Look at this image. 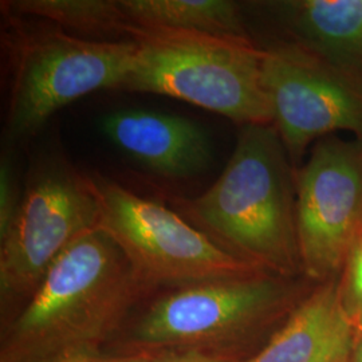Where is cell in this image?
<instances>
[{"label":"cell","mask_w":362,"mask_h":362,"mask_svg":"<svg viewBox=\"0 0 362 362\" xmlns=\"http://www.w3.org/2000/svg\"><path fill=\"white\" fill-rule=\"evenodd\" d=\"M153 353H121L116 356H106L104 353L94 356H82L55 362H149Z\"/></svg>","instance_id":"ac0fdd59"},{"label":"cell","mask_w":362,"mask_h":362,"mask_svg":"<svg viewBox=\"0 0 362 362\" xmlns=\"http://www.w3.org/2000/svg\"><path fill=\"white\" fill-rule=\"evenodd\" d=\"M149 294L116 242L95 227L52 263L6 326L0 362H55L101 354Z\"/></svg>","instance_id":"6da1fadb"},{"label":"cell","mask_w":362,"mask_h":362,"mask_svg":"<svg viewBox=\"0 0 362 362\" xmlns=\"http://www.w3.org/2000/svg\"><path fill=\"white\" fill-rule=\"evenodd\" d=\"M136 26L254 40L243 8L231 0H118Z\"/></svg>","instance_id":"4fadbf2b"},{"label":"cell","mask_w":362,"mask_h":362,"mask_svg":"<svg viewBox=\"0 0 362 362\" xmlns=\"http://www.w3.org/2000/svg\"><path fill=\"white\" fill-rule=\"evenodd\" d=\"M308 293L293 278L272 272L165 290L132 326L122 349L194 350L235 358L238 344L290 314Z\"/></svg>","instance_id":"277c9868"},{"label":"cell","mask_w":362,"mask_h":362,"mask_svg":"<svg viewBox=\"0 0 362 362\" xmlns=\"http://www.w3.org/2000/svg\"><path fill=\"white\" fill-rule=\"evenodd\" d=\"M100 204L90 176L61 158L31 169L21 206L0 238L1 311L33 297L52 263L79 236L98 227Z\"/></svg>","instance_id":"52a82bcc"},{"label":"cell","mask_w":362,"mask_h":362,"mask_svg":"<svg viewBox=\"0 0 362 362\" xmlns=\"http://www.w3.org/2000/svg\"><path fill=\"white\" fill-rule=\"evenodd\" d=\"M6 4L13 13L46 19L82 35H117L130 40L136 27L118 0H18Z\"/></svg>","instance_id":"5bb4252c"},{"label":"cell","mask_w":362,"mask_h":362,"mask_svg":"<svg viewBox=\"0 0 362 362\" xmlns=\"http://www.w3.org/2000/svg\"><path fill=\"white\" fill-rule=\"evenodd\" d=\"M262 47L272 125L296 170L327 136L345 132L362 141L361 91L293 45L272 40Z\"/></svg>","instance_id":"9c48e42d"},{"label":"cell","mask_w":362,"mask_h":362,"mask_svg":"<svg viewBox=\"0 0 362 362\" xmlns=\"http://www.w3.org/2000/svg\"><path fill=\"white\" fill-rule=\"evenodd\" d=\"M136 49L133 40L81 38L57 26L22 31L13 43L8 136L27 139L78 98L121 90Z\"/></svg>","instance_id":"8992f818"},{"label":"cell","mask_w":362,"mask_h":362,"mask_svg":"<svg viewBox=\"0 0 362 362\" xmlns=\"http://www.w3.org/2000/svg\"><path fill=\"white\" fill-rule=\"evenodd\" d=\"M100 224L149 293L270 272L220 246L177 212L116 181L91 177Z\"/></svg>","instance_id":"5b68a950"},{"label":"cell","mask_w":362,"mask_h":362,"mask_svg":"<svg viewBox=\"0 0 362 362\" xmlns=\"http://www.w3.org/2000/svg\"><path fill=\"white\" fill-rule=\"evenodd\" d=\"M342 308L358 334L362 332V235H358L337 278Z\"/></svg>","instance_id":"9a60e30c"},{"label":"cell","mask_w":362,"mask_h":362,"mask_svg":"<svg viewBox=\"0 0 362 362\" xmlns=\"http://www.w3.org/2000/svg\"><path fill=\"white\" fill-rule=\"evenodd\" d=\"M356 336L336 278L309 291L262 350L242 362H350Z\"/></svg>","instance_id":"7c38bea8"},{"label":"cell","mask_w":362,"mask_h":362,"mask_svg":"<svg viewBox=\"0 0 362 362\" xmlns=\"http://www.w3.org/2000/svg\"><path fill=\"white\" fill-rule=\"evenodd\" d=\"M350 362H351V361H350Z\"/></svg>","instance_id":"44dd1931"},{"label":"cell","mask_w":362,"mask_h":362,"mask_svg":"<svg viewBox=\"0 0 362 362\" xmlns=\"http://www.w3.org/2000/svg\"><path fill=\"white\" fill-rule=\"evenodd\" d=\"M101 130L132 160L165 177H191L212 158L206 130L185 117L119 110L103 118Z\"/></svg>","instance_id":"8fae6325"},{"label":"cell","mask_w":362,"mask_h":362,"mask_svg":"<svg viewBox=\"0 0 362 362\" xmlns=\"http://www.w3.org/2000/svg\"><path fill=\"white\" fill-rule=\"evenodd\" d=\"M21 200L22 194L18 191L13 164L8 157L3 156L0 163V238L10 230Z\"/></svg>","instance_id":"2e32d148"},{"label":"cell","mask_w":362,"mask_h":362,"mask_svg":"<svg viewBox=\"0 0 362 362\" xmlns=\"http://www.w3.org/2000/svg\"><path fill=\"white\" fill-rule=\"evenodd\" d=\"M296 200V168L278 130L245 125L218 180L204 194L179 200V208L235 255L294 278L302 272Z\"/></svg>","instance_id":"7a4b0ae2"},{"label":"cell","mask_w":362,"mask_h":362,"mask_svg":"<svg viewBox=\"0 0 362 362\" xmlns=\"http://www.w3.org/2000/svg\"><path fill=\"white\" fill-rule=\"evenodd\" d=\"M281 31L276 42L293 45L362 93V0L266 1Z\"/></svg>","instance_id":"30bf717a"},{"label":"cell","mask_w":362,"mask_h":362,"mask_svg":"<svg viewBox=\"0 0 362 362\" xmlns=\"http://www.w3.org/2000/svg\"><path fill=\"white\" fill-rule=\"evenodd\" d=\"M351 362H362V332L356 336L354 349L351 354Z\"/></svg>","instance_id":"d6986e66"},{"label":"cell","mask_w":362,"mask_h":362,"mask_svg":"<svg viewBox=\"0 0 362 362\" xmlns=\"http://www.w3.org/2000/svg\"><path fill=\"white\" fill-rule=\"evenodd\" d=\"M358 235H362V226H361V230H360V233Z\"/></svg>","instance_id":"ffe728a7"},{"label":"cell","mask_w":362,"mask_h":362,"mask_svg":"<svg viewBox=\"0 0 362 362\" xmlns=\"http://www.w3.org/2000/svg\"><path fill=\"white\" fill-rule=\"evenodd\" d=\"M149 362H242L236 358L194 350H167L153 353Z\"/></svg>","instance_id":"e0dca14e"},{"label":"cell","mask_w":362,"mask_h":362,"mask_svg":"<svg viewBox=\"0 0 362 362\" xmlns=\"http://www.w3.org/2000/svg\"><path fill=\"white\" fill-rule=\"evenodd\" d=\"M296 220L302 272L336 279L362 226V141L327 136L296 170Z\"/></svg>","instance_id":"ba28073f"},{"label":"cell","mask_w":362,"mask_h":362,"mask_svg":"<svg viewBox=\"0 0 362 362\" xmlns=\"http://www.w3.org/2000/svg\"><path fill=\"white\" fill-rule=\"evenodd\" d=\"M130 40L137 49L121 90L177 98L240 127L272 124L264 49L255 40L141 26Z\"/></svg>","instance_id":"3957f363"}]
</instances>
